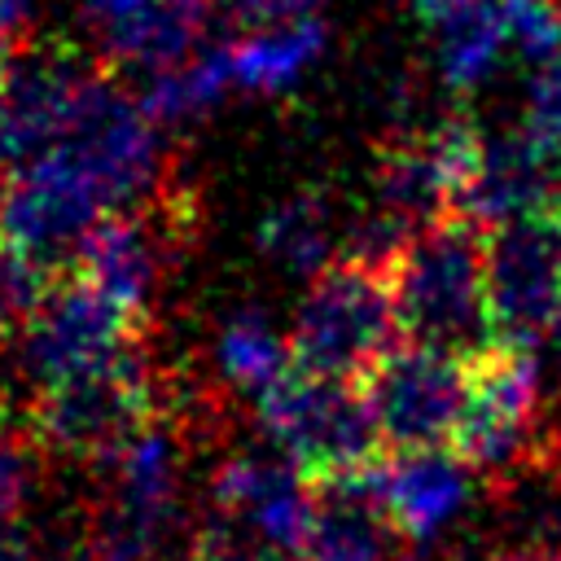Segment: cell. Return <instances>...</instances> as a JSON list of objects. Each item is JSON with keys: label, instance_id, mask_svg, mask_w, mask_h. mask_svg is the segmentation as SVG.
Wrapping results in <instances>:
<instances>
[{"label": "cell", "instance_id": "6da1fadb", "mask_svg": "<svg viewBox=\"0 0 561 561\" xmlns=\"http://www.w3.org/2000/svg\"><path fill=\"white\" fill-rule=\"evenodd\" d=\"M162 167V127L140 96L101 75L79 127L0 180V245L53 267L61 254H79L105 219L131 215V206L153 197Z\"/></svg>", "mask_w": 561, "mask_h": 561}, {"label": "cell", "instance_id": "7a4b0ae2", "mask_svg": "<svg viewBox=\"0 0 561 561\" xmlns=\"http://www.w3.org/2000/svg\"><path fill=\"white\" fill-rule=\"evenodd\" d=\"M390 289L408 342L451 351L460 359L495 342L486 232L473 219L451 215L430 228H416L390 267Z\"/></svg>", "mask_w": 561, "mask_h": 561}, {"label": "cell", "instance_id": "3957f363", "mask_svg": "<svg viewBox=\"0 0 561 561\" xmlns=\"http://www.w3.org/2000/svg\"><path fill=\"white\" fill-rule=\"evenodd\" d=\"M399 333L403 329L390 272L337 259L302 289L289 324V346L302 373L355 381L399 346Z\"/></svg>", "mask_w": 561, "mask_h": 561}, {"label": "cell", "instance_id": "277c9868", "mask_svg": "<svg viewBox=\"0 0 561 561\" xmlns=\"http://www.w3.org/2000/svg\"><path fill=\"white\" fill-rule=\"evenodd\" d=\"M254 421L267 451H276L311 482L337 486L377 465L373 447L381 434L373 425L364 390H355L351 381L294 368L254 403Z\"/></svg>", "mask_w": 561, "mask_h": 561}, {"label": "cell", "instance_id": "5b68a950", "mask_svg": "<svg viewBox=\"0 0 561 561\" xmlns=\"http://www.w3.org/2000/svg\"><path fill=\"white\" fill-rule=\"evenodd\" d=\"M13 364L31 390L48 394L75 381L140 368L145 351L131 316H123L83 280H66L26 320Z\"/></svg>", "mask_w": 561, "mask_h": 561}, {"label": "cell", "instance_id": "8992f818", "mask_svg": "<svg viewBox=\"0 0 561 561\" xmlns=\"http://www.w3.org/2000/svg\"><path fill=\"white\" fill-rule=\"evenodd\" d=\"M184 438L175 425L149 416L136 434H127L110 456H101L105 486V530L101 543L127 561H153L167 552L184 522Z\"/></svg>", "mask_w": 561, "mask_h": 561}, {"label": "cell", "instance_id": "52a82bcc", "mask_svg": "<svg viewBox=\"0 0 561 561\" xmlns=\"http://www.w3.org/2000/svg\"><path fill=\"white\" fill-rule=\"evenodd\" d=\"M215 526L267 561H302L320 522V491L276 451H228L210 473Z\"/></svg>", "mask_w": 561, "mask_h": 561}, {"label": "cell", "instance_id": "ba28073f", "mask_svg": "<svg viewBox=\"0 0 561 561\" xmlns=\"http://www.w3.org/2000/svg\"><path fill=\"white\" fill-rule=\"evenodd\" d=\"M539 364L526 346L491 342L469 355V399L456 425V456L473 473L526 469L539 425Z\"/></svg>", "mask_w": 561, "mask_h": 561}, {"label": "cell", "instance_id": "9c48e42d", "mask_svg": "<svg viewBox=\"0 0 561 561\" xmlns=\"http://www.w3.org/2000/svg\"><path fill=\"white\" fill-rule=\"evenodd\" d=\"M469 399V359L421 342L394 346L368 377L364 403L381 443L394 451H425L456 438Z\"/></svg>", "mask_w": 561, "mask_h": 561}, {"label": "cell", "instance_id": "30bf717a", "mask_svg": "<svg viewBox=\"0 0 561 561\" xmlns=\"http://www.w3.org/2000/svg\"><path fill=\"white\" fill-rule=\"evenodd\" d=\"M101 75L48 48H26L0 66V180L79 127Z\"/></svg>", "mask_w": 561, "mask_h": 561}, {"label": "cell", "instance_id": "8fae6325", "mask_svg": "<svg viewBox=\"0 0 561 561\" xmlns=\"http://www.w3.org/2000/svg\"><path fill=\"white\" fill-rule=\"evenodd\" d=\"M478 158L482 131L465 118H447L425 127L421 136L394 140L377 167V210L394 215L412 232L460 215Z\"/></svg>", "mask_w": 561, "mask_h": 561}, {"label": "cell", "instance_id": "7c38bea8", "mask_svg": "<svg viewBox=\"0 0 561 561\" xmlns=\"http://www.w3.org/2000/svg\"><path fill=\"white\" fill-rule=\"evenodd\" d=\"M486 285L495 342L535 351L561 316V237L548 215L486 232Z\"/></svg>", "mask_w": 561, "mask_h": 561}, {"label": "cell", "instance_id": "4fadbf2b", "mask_svg": "<svg viewBox=\"0 0 561 561\" xmlns=\"http://www.w3.org/2000/svg\"><path fill=\"white\" fill-rule=\"evenodd\" d=\"M359 478L390 535L416 552L447 539L473 504V469L443 447L390 451Z\"/></svg>", "mask_w": 561, "mask_h": 561}, {"label": "cell", "instance_id": "5bb4252c", "mask_svg": "<svg viewBox=\"0 0 561 561\" xmlns=\"http://www.w3.org/2000/svg\"><path fill=\"white\" fill-rule=\"evenodd\" d=\"M149 421V368L75 381L35 399V434L48 451L75 460L110 456L127 434Z\"/></svg>", "mask_w": 561, "mask_h": 561}, {"label": "cell", "instance_id": "9a60e30c", "mask_svg": "<svg viewBox=\"0 0 561 561\" xmlns=\"http://www.w3.org/2000/svg\"><path fill=\"white\" fill-rule=\"evenodd\" d=\"M75 13L101 57L145 79L188 61L202 48L206 0H75Z\"/></svg>", "mask_w": 561, "mask_h": 561}, {"label": "cell", "instance_id": "2e32d148", "mask_svg": "<svg viewBox=\"0 0 561 561\" xmlns=\"http://www.w3.org/2000/svg\"><path fill=\"white\" fill-rule=\"evenodd\" d=\"M167 272V232L149 215H114L105 219L75 254V280L96 289L136 324L153 307Z\"/></svg>", "mask_w": 561, "mask_h": 561}, {"label": "cell", "instance_id": "e0dca14e", "mask_svg": "<svg viewBox=\"0 0 561 561\" xmlns=\"http://www.w3.org/2000/svg\"><path fill=\"white\" fill-rule=\"evenodd\" d=\"M324 48H329V31H324L320 18H289V22L245 26V35L228 44L237 92L285 96L320 66Z\"/></svg>", "mask_w": 561, "mask_h": 561}, {"label": "cell", "instance_id": "ac0fdd59", "mask_svg": "<svg viewBox=\"0 0 561 561\" xmlns=\"http://www.w3.org/2000/svg\"><path fill=\"white\" fill-rule=\"evenodd\" d=\"M210 359H215V377L245 394V399H263L267 390H276L294 368V346H289V333H280L263 307H237L219 329H215V346H210Z\"/></svg>", "mask_w": 561, "mask_h": 561}, {"label": "cell", "instance_id": "d6986e66", "mask_svg": "<svg viewBox=\"0 0 561 561\" xmlns=\"http://www.w3.org/2000/svg\"><path fill=\"white\" fill-rule=\"evenodd\" d=\"M228 92H237L228 44H202L188 61L153 75L140 92V105L167 131V127H193L210 118L228 101Z\"/></svg>", "mask_w": 561, "mask_h": 561}, {"label": "cell", "instance_id": "ffe728a7", "mask_svg": "<svg viewBox=\"0 0 561 561\" xmlns=\"http://www.w3.org/2000/svg\"><path fill=\"white\" fill-rule=\"evenodd\" d=\"M259 250L272 267L289 272V276H320L329 272L337 259V228H333V210L324 206V197L316 193H294L285 202H276L263 219H259Z\"/></svg>", "mask_w": 561, "mask_h": 561}, {"label": "cell", "instance_id": "44dd1931", "mask_svg": "<svg viewBox=\"0 0 561 561\" xmlns=\"http://www.w3.org/2000/svg\"><path fill=\"white\" fill-rule=\"evenodd\" d=\"M390 543L394 535L364 491V478H351L320 495V522L302 561H386Z\"/></svg>", "mask_w": 561, "mask_h": 561}, {"label": "cell", "instance_id": "7402d4cb", "mask_svg": "<svg viewBox=\"0 0 561 561\" xmlns=\"http://www.w3.org/2000/svg\"><path fill=\"white\" fill-rule=\"evenodd\" d=\"M504 48H508V31H504V18H500V0L469 4L460 18H451L438 31V70H443V83L456 88V92L478 88L495 70V61H500Z\"/></svg>", "mask_w": 561, "mask_h": 561}, {"label": "cell", "instance_id": "603a6c76", "mask_svg": "<svg viewBox=\"0 0 561 561\" xmlns=\"http://www.w3.org/2000/svg\"><path fill=\"white\" fill-rule=\"evenodd\" d=\"M57 285L48 280V263L0 245V333L4 329H26V320L44 307V298Z\"/></svg>", "mask_w": 561, "mask_h": 561}, {"label": "cell", "instance_id": "cb8c5ba5", "mask_svg": "<svg viewBox=\"0 0 561 561\" xmlns=\"http://www.w3.org/2000/svg\"><path fill=\"white\" fill-rule=\"evenodd\" d=\"M35 486H39L35 451H31L22 438L0 434V543L9 539V530H13V526L22 522V513L31 508Z\"/></svg>", "mask_w": 561, "mask_h": 561}, {"label": "cell", "instance_id": "d4e9b609", "mask_svg": "<svg viewBox=\"0 0 561 561\" xmlns=\"http://www.w3.org/2000/svg\"><path fill=\"white\" fill-rule=\"evenodd\" d=\"M228 4L245 26H267V22H289V18H316L324 0H228Z\"/></svg>", "mask_w": 561, "mask_h": 561}, {"label": "cell", "instance_id": "484cf974", "mask_svg": "<svg viewBox=\"0 0 561 561\" xmlns=\"http://www.w3.org/2000/svg\"><path fill=\"white\" fill-rule=\"evenodd\" d=\"M193 561H267V557L241 548V543L228 539L219 526H206V530L197 535V557H193Z\"/></svg>", "mask_w": 561, "mask_h": 561}, {"label": "cell", "instance_id": "4316f807", "mask_svg": "<svg viewBox=\"0 0 561 561\" xmlns=\"http://www.w3.org/2000/svg\"><path fill=\"white\" fill-rule=\"evenodd\" d=\"M35 22V0H0V48L18 44Z\"/></svg>", "mask_w": 561, "mask_h": 561}, {"label": "cell", "instance_id": "83f0119b", "mask_svg": "<svg viewBox=\"0 0 561 561\" xmlns=\"http://www.w3.org/2000/svg\"><path fill=\"white\" fill-rule=\"evenodd\" d=\"M469 4H478V0H412V9H416V18L421 22H430L434 31H443L451 18H460Z\"/></svg>", "mask_w": 561, "mask_h": 561}, {"label": "cell", "instance_id": "f1b7e54d", "mask_svg": "<svg viewBox=\"0 0 561 561\" xmlns=\"http://www.w3.org/2000/svg\"><path fill=\"white\" fill-rule=\"evenodd\" d=\"M13 381H22V373H18V364H4L0 359V425L9 421V412H13V394H18V386Z\"/></svg>", "mask_w": 561, "mask_h": 561}, {"label": "cell", "instance_id": "f546056e", "mask_svg": "<svg viewBox=\"0 0 561 561\" xmlns=\"http://www.w3.org/2000/svg\"><path fill=\"white\" fill-rule=\"evenodd\" d=\"M48 561H127V557H118V552H114V548H105V543H92V548H75V552L48 557Z\"/></svg>", "mask_w": 561, "mask_h": 561}, {"label": "cell", "instance_id": "4dcf8cb0", "mask_svg": "<svg viewBox=\"0 0 561 561\" xmlns=\"http://www.w3.org/2000/svg\"><path fill=\"white\" fill-rule=\"evenodd\" d=\"M495 561H561V548H543V543H526L517 552H504Z\"/></svg>", "mask_w": 561, "mask_h": 561}, {"label": "cell", "instance_id": "1f68e13d", "mask_svg": "<svg viewBox=\"0 0 561 561\" xmlns=\"http://www.w3.org/2000/svg\"><path fill=\"white\" fill-rule=\"evenodd\" d=\"M543 215H548V224H552V232L561 237V188L552 193V202H548V210H543Z\"/></svg>", "mask_w": 561, "mask_h": 561}, {"label": "cell", "instance_id": "d6a6232c", "mask_svg": "<svg viewBox=\"0 0 561 561\" xmlns=\"http://www.w3.org/2000/svg\"><path fill=\"white\" fill-rule=\"evenodd\" d=\"M0 561H26V548H22L18 539H4V543H0Z\"/></svg>", "mask_w": 561, "mask_h": 561}]
</instances>
